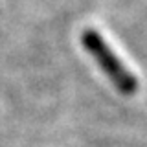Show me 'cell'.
<instances>
[{
    "instance_id": "cell-1",
    "label": "cell",
    "mask_w": 147,
    "mask_h": 147,
    "mask_svg": "<svg viewBox=\"0 0 147 147\" xmlns=\"http://www.w3.org/2000/svg\"><path fill=\"white\" fill-rule=\"evenodd\" d=\"M81 44L85 48V52L99 66L103 76L112 83V86L119 94L121 96H134L136 94L138 86H140L138 77L121 63V59L114 53V50L110 48L107 39L98 30L85 28L81 33Z\"/></svg>"
}]
</instances>
